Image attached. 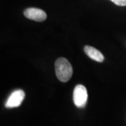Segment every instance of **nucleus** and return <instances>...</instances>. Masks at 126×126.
I'll return each instance as SVG.
<instances>
[{"label": "nucleus", "instance_id": "423d86ee", "mask_svg": "<svg viewBox=\"0 0 126 126\" xmlns=\"http://www.w3.org/2000/svg\"><path fill=\"white\" fill-rule=\"evenodd\" d=\"M113 3H114L117 6H126V0H110Z\"/></svg>", "mask_w": 126, "mask_h": 126}, {"label": "nucleus", "instance_id": "f257e3e1", "mask_svg": "<svg viewBox=\"0 0 126 126\" xmlns=\"http://www.w3.org/2000/svg\"><path fill=\"white\" fill-rule=\"evenodd\" d=\"M57 78L62 82H67L72 77L73 69L72 64L64 58H59L55 63Z\"/></svg>", "mask_w": 126, "mask_h": 126}, {"label": "nucleus", "instance_id": "7ed1b4c3", "mask_svg": "<svg viewBox=\"0 0 126 126\" xmlns=\"http://www.w3.org/2000/svg\"><path fill=\"white\" fill-rule=\"evenodd\" d=\"M25 92L23 90H16L10 94L7 101L6 102L5 107L6 108H16L20 106L25 98Z\"/></svg>", "mask_w": 126, "mask_h": 126}, {"label": "nucleus", "instance_id": "39448f33", "mask_svg": "<svg viewBox=\"0 0 126 126\" xmlns=\"http://www.w3.org/2000/svg\"><path fill=\"white\" fill-rule=\"evenodd\" d=\"M84 52L90 58L98 63H102L104 60V57L102 53L97 49L90 46H86L84 47Z\"/></svg>", "mask_w": 126, "mask_h": 126}, {"label": "nucleus", "instance_id": "f03ea898", "mask_svg": "<svg viewBox=\"0 0 126 126\" xmlns=\"http://www.w3.org/2000/svg\"><path fill=\"white\" fill-rule=\"evenodd\" d=\"M74 103L79 108H83L88 101L87 89L83 85H77L74 88L73 93Z\"/></svg>", "mask_w": 126, "mask_h": 126}, {"label": "nucleus", "instance_id": "20e7f679", "mask_svg": "<svg viewBox=\"0 0 126 126\" xmlns=\"http://www.w3.org/2000/svg\"><path fill=\"white\" fill-rule=\"evenodd\" d=\"M24 16L28 19L33 20L36 22L44 21L47 15L44 11L36 8H28L24 11Z\"/></svg>", "mask_w": 126, "mask_h": 126}]
</instances>
